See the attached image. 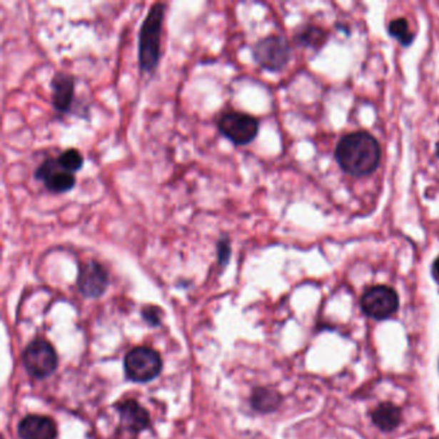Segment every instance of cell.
Here are the masks:
<instances>
[{"label":"cell","mask_w":439,"mask_h":439,"mask_svg":"<svg viewBox=\"0 0 439 439\" xmlns=\"http://www.w3.org/2000/svg\"><path fill=\"white\" fill-rule=\"evenodd\" d=\"M218 131L231 143L243 147L256 141L259 133V120L253 115L240 111L224 112L218 118Z\"/></svg>","instance_id":"8992f818"},{"label":"cell","mask_w":439,"mask_h":439,"mask_svg":"<svg viewBox=\"0 0 439 439\" xmlns=\"http://www.w3.org/2000/svg\"><path fill=\"white\" fill-rule=\"evenodd\" d=\"M216 264L219 268L228 267L232 258V241L228 235H222L216 243Z\"/></svg>","instance_id":"ac0fdd59"},{"label":"cell","mask_w":439,"mask_h":439,"mask_svg":"<svg viewBox=\"0 0 439 439\" xmlns=\"http://www.w3.org/2000/svg\"><path fill=\"white\" fill-rule=\"evenodd\" d=\"M360 308L370 318L384 321L390 318L400 308V296L390 286H371L360 298Z\"/></svg>","instance_id":"52a82bcc"},{"label":"cell","mask_w":439,"mask_h":439,"mask_svg":"<svg viewBox=\"0 0 439 439\" xmlns=\"http://www.w3.org/2000/svg\"><path fill=\"white\" fill-rule=\"evenodd\" d=\"M59 163L65 171L70 173H78L84 166V158L78 148H67L59 155Z\"/></svg>","instance_id":"e0dca14e"},{"label":"cell","mask_w":439,"mask_h":439,"mask_svg":"<svg viewBox=\"0 0 439 439\" xmlns=\"http://www.w3.org/2000/svg\"><path fill=\"white\" fill-rule=\"evenodd\" d=\"M253 59L263 70L280 72L288 65L293 49L288 40L280 35H268L258 40L251 49Z\"/></svg>","instance_id":"5b68a950"},{"label":"cell","mask_w":439,"mask_h":439,"mask_svg":"<svg viewBox=\"0 0 439 439\" xmlns=\"http://www.w3.org/2000/svg\"><path fill=\"white\" fill-rule=\"evenodd\" d=\"M433 278L439 283V258H437L432 266Z\"/></svg>","instance_id":"ffe728a7"},{"label":"cell","mask_w":439,"mask_h":439,"mask_svg":"<svg viewBox=\"0 0 439 439\" xmlns=\"http://www.w3.org/2000/svg\"><path fill=\"white\" fill-rule=\"evenodd\" d=\"M124 371L128 380L139 384L150 383L161 374L163 358L153 348H133L125 355Z\"/></svg>","instance_id":"3957f363"},{"label":"cell","mask_w":439,"mask_h":439,"mask_svg":"<svg viewBox=\"0 0 439 439\" xmlns=\"http://www.w3.org/2000/svg\"><path fill=\"white\" fill-rule=\"evenodd\" d=\"M34 178L41 182L46 190L54 195L70 192L75 188L78 182L76 176L74 173L65 171L59 164L57 158H46L36 168Z\"/></svg>","instance_id":"9c48e42d"},{"label":"cell","mask_w":439,"mask_h":439,"mask_svg":"<svg viewBox=\"0 0 439 439\" xmlns=\"http://www.w3.org/2000/svg\"><path fill=\"white\" fill-rule=\"evenodd\" d=\"M402 410L392 402H381L371 413V421L379 430L390 433L402 423Z\"/></svg>","instance_id":"4fadbf2b"},{"label":"cell","mask_w":439,"mask_h":439,"mask_svg":"<svg viewBox=\"0 0 439 439\" xmlns=\"http://www.w3.org/2000/svg\"><path fill=\"white\" fill-rule=\"evenodd\" d=\"M166 6L164 3L152 4L139 29L138 35V64L143 74L153 75L163 56V27Z\"/></svg>","instance_id":"7a4b0ae2"},{"label":"cell","mask_w":439,"mask_h":439,"mask_svg":"<svg viewBox=\"0 0 439 439\" xmlns=\"http://www.w3.org/2000/svg\"><path fill=\"white\" fill-rule=\"evenodd\" d=\"M282 400V394L275 388L256 387L250 395V406L256 413L268 415L280 408Z\"/></svg>","instance_id":"5bb4252c"},{"label":"cell","mask_w":439,"mask_h":439,"mask_svg":"<svg viewBox=\"0 0 439 439\" xmlns=\"http://www.w3.org/2000/svg\"><path fill=\"white\" fill-rule=\"evenodd\" d=\"M120 423L128 432H144L151 426V415L138 400H126L118 405Z\"/></svg>","instance_id":"7c38bea8"},{"label":"cell","mask_w":439,"mask_h":439,"mask_svg":"<svg viewBox=\"0 0 439 439\" xmlns=\"http://www.w3.org/2000/svg\"><path fill=\"white\" fill-rule=\"evenodd\" d=\"M437 156H438L439 158V142L437 143Z\"/></svg>","instance_id":"44dd1931"},{"label":"cell","mask_w":439,"mask_h":439,"mask_svg":"<svg viewBox=\"0 0 439 439\" xmlns=\"http://www.w3.org/2000/svg\"><path fill=\"white\" fill-rule=\"evenodd\" d=\"M21 360L27 374L38 380L52 376L59 368V354L52 344L44 339L30 341Z\"/></svg>","instance_id":"277c9868"},{"label":"cell","mask_w":439,"mask_h":439,"mask_svg":"<svg viewBox=\"0 0 439 439\" xmlns=\"http://www.w3.org/2000/svg\"><path fill=\"white\" fill-rule=\"evenodd\" d=\"M335 158L349 176L365 177L379 166L380 144L368 131H354L341 138L335 150Z\"/></svg>","instance_id":"6da1fadb"},{"label":"cell","mask_w":439,"mask_h":439,"mask_svg":"<svg viewBox=\"0 0 439 439\" xmlns=\"http://www.w3.org/2000/svg\"><path fill=\"white\" fill-rule=\"evenodd\" d=\"M388 33L390 36H393L398 40L403 46H411L413 39H415V34L410 30L408 21L406 19H402V17L390 21V24L388 26Z\"/></svg>","instance_id":"2e32d148"},{"label":"cell","mask_w":439,"mask_h":439,"mask_svg":"<svg viewBox=\"0 0 439 439\" xmlns=\"http://www.w3.org/2000/svg\"><path fill=\"white\" fill-rule=\"evenodd\" d=\"M19 437L21 439H56L59 429L54 420L46 415H27L19 423Z\"/></svg>","instance_id":"8fae6325"},{"label":"cell","mask_w":439,"mask_h":439,"mask_svg":"<svg viewBox=\"0 0 439 439\" xmlns=\"http://www.w3.org/2000/svg\"><path fill=\"white\" fill-rule=\"evenodd\" d=\"M294 39L298 46L320 48L323 43H326V35L318 27L306 26L296 31Z\"/></svg>","instance_id":"9a60e30c"},{"label":"cell","mask_w":439,"mask_h":439,"mask_svg":"<svg viewBox=\"0 0 439 439\" xmlns=\"http://www.w3.org/2000/svg\"><path fill=\"white\" fill-rule=\"evenodd\" d=\"M76 286L86 299H99L110 286V272L96 259L86 261L79 266Z\"/></svg>","instance_id":"ba28073f"},{"label":"cell","mask_w":439,"mask_h":439,"mask_svg":"<svg viewBox=\"0 0 439 439\" xmlns=\"http://www.w3.org/2000/svg\"><path fill=\"white\" fill-rule=\"evenodd\" d=\"M141 315L144 321L147 322L152 328H158L163 320V311L156 306H146L141 311Z\"/></svg>","instance_id":"d6986e66"},{"label":"cell","mask_w":439,"mask_h":439,"mask_svg":"<svg viewBox=\"0 0 439 439\" xmlns=\"http://www.w3.org/2000/svg\"><path fill=\"white\" fill-rule=\"evenodd\" d=\"M75 88H76V80L72 75L62 71L54 74L51 80L52 105L53 109L59 113H70L72 111Z\"/></svg>","instance_id":"30bf717a"}]
</instances>
